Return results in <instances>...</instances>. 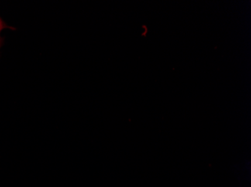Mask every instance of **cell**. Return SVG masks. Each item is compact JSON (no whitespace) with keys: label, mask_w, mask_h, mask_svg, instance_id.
<instances>
[{"label":"cell","mask_w":251,"mask_h":187,"mask_svg":"<svg viewBox=\"0 0 251 187\" xmlns=\"http://www.w3.org/2000/svg\"><path fill=\"white\" fill-rule=\"evenodd\" d=\"M4 27H5V26H4L3 22L0 20V31L2 30Z\"/></svg>","instance_id":"cell-1"}]
</instances>
